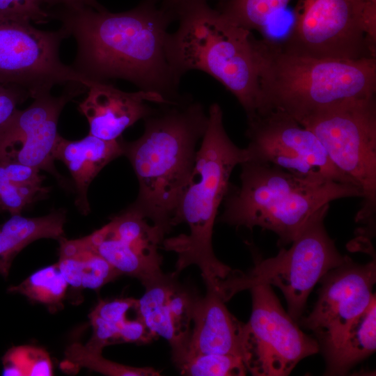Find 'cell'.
Returning a JSON list of instances; mask_svg holds the SVG:
<instances>
[{"mask_svg":"<svg viewBox=\"0 0 376 376\" xmlns=\"http://www.w3.org/2000/svg\"><path fill=\"white\" fill-rule=\"evenodd\" d=\"M206 288L205 295L196 301L187 350L177 365L186 357L198 354H230L243 359L245 323L228 311L214 289Z\"/></svg>","mask_w":376,"mask_h":376,"instance_id":"obj_18","label":"cell"},{"mask_svg":"<svg viewBox=\"0 0 376 376\" xmlns=\"http://www.w3.org/2000/svg\"><path fill=\"white\" fill-rule=\"evenodd\" d=\"M282 45L319 58L375 57L376 5L364 0H298Z\"/></svg>","mask_w":376,"mask_h":376,"instance_id":"obj_9","label":"cell"},{"mask_svg":"<svg viewBox=\"0 0 376 376\" xmlns=\"http://www.w3.org/2000/svg\"><path fill=\"white\" fill-rule=\"evenodd\" d=\"M68 286L55 263L34 272L19 284L9 287L8 291L22 295L54 311L62 306Z\"/></svg>","mask_w":376,"mask_h":376,"instance_id":"obj_23","label":"cell"},{"mask_svg":"<svg viewBox=\"0 0 376 376\" xmlns=\"http://www.w3.org/2000/svg\"><path fill=\"white\" fill-rule=\"evenodd\" d=\"M68 37L62 26L43 31L27 19L0 18V84L22 88L31 98L51 93L56 85L88 88L93 81L61 60L60 47Z\"/></svg>","mask_w":376,"mask_h":376,"instance_id":"obj_10","label":"cell"},{"mask_svg":"<svg viewBox=\"0 0 376 376\" xmlns=\"http://www.w3.org/2000/svg\"><path fill=\"white\" fill-rule=\"evenodd\" d=\"M87 91L81 84H68L59 96L40 94L25 109L16 112L0 126V163L14 162L45 170L64 187L65 178L54 166L53 150L60 136L57 125L65 104Z\"/></svg>","mask_w":376,"mask_h":376,"instance_id":"obj_13","label":"cell"},{"mask_svg":"<svg viewBox=\"0 0 376 376\" xmlns=\"http://www.w3.org/2000/svg\"><path fill=\"white\" fill-rule=\"evenodd\" d=\"M376 281L375 261L360 265L348 258L319 282L318 300L300 322L318 338L324 355L335 348L352 322L368 306Z\"/></svg>","mask_w":376,"mask_h":376,"instance_id":"obj_14","label":"cell"},{"mask_svg":"<svg viewBox=\"0 0 376 376\" xmlns=\"http://www.w3.org/2000/svg\"><path fill=\"white\" fill-rule=\"evenodd\" d=\"M6 376H52V361L47 351L31 345L13 346L2 357Z\"/></svg>","mask_w":376,"mask_h":376,"instance_id":"obj_26","label":"cell"},{"mask_svg":"<svg viewBox=\"0 0 376 376\" xmlns=\"http://www.w3.org/2000/svg\"><path fill=\"white\" fill-rule=\"evenodd\" d=\"M144 120L143 134L123 140V155L139 182L131 205L169 233L172 218L194 168L196 146L207 127L208 113L189 95L161 104Z\"/></svg>","mask_w":376,"mask_h":376,"instance_id":"obj_2","label":"cell"},{"mask_svg":"<svg viewBox=\"0 0 376 376\" xmlns=\"http://www.w3.org/2000/svg\"><path fill=\"white\" fill-rule=\"evenodd\" d=\"M29 93L19 86L0 84V126L6 123L18 109Z\"/></svg>","mask_w":376,"mask_h":376,"instance_id":"obj_31","label":"cell"},{"mask_svg":"<svg viewBox=\"0 0 376 376\" xmlns=\"http://www.w3.org/2000/svg\"><path fill=\"white\" fill-rule=\"evenodd\" d=\"M376 348L375 295L368 306L350 325L338 345L325 354L326 373L343 375Z\"/></svg>","mask_w":376,"mask_h":376,"instance_id":"obj_22","label":"cell"},{"mask_svg":"<svg viewBox=\"0 0 376 376\" xmlns=\"http://www.w3.org/2000/svg\"><path fill=\"white\" fill-rule=\"evenodd\" d=\"M143 287L145 292L137 299L136 315L156 338L161 336L169 343L176 366L187 350L199 295L180 283L174 272H163Z\"/></svg>","mask_w":376,"mask_h":376,"instance_id":"obj_16","label":"cell"},{"mask_svg":"<svg viewBox=\"0 0 376 376\" xmlns=\"http://www.w3.org/2000/svg\"><path fill=\"white\" fill-rule=\"evenodd\" d=\"M58 268L75 290H99L121 274L87 242L85 237L59 240Z\"/></svg>","mask_w":376,"mask_h":376,"instance_id":"obj_20","label":"cell"},{"mask_svg":"<svg viewBox=\"0 0 376 376\" xmlns=\"http://www.w3.org/2000/svg\"><path fill=\"white\" fill-rule=\"evenodd\" d=\"M367 3L371 5H376V0H364Z\"/></svg>","mask_w":376,"mask_h":376,"instance_id":"obj_37","label":"cell"},{"mask_svg":"<svg viewBox=\"0 0 376 376\" xmlns=\"http://www.w3.org/2000/svg\"><path fill=\"white\" fill-rule=\"evenodd\" d=\"M166 234L130 205L84 237L121 275L145 285L163 273L159 249Z\"/></svg>","mask_w":376,"mask_h":376,"instance_id":"obj_15","label":"cell"},{"mask_svg":"<svg viewBox=\"0 0 376 376\" xmlns=\"http://www.w3.org/2000/svg\"><path fill=\"white\" fill-rule=\"evenodd\" d=\"M6 175L11 181L23 186H43L44 176L37 168L14 162L0 163Z\"/></svg>","mask_w":376,"mask_h":376,"instance_id":"obj_32","label":"cell"},{"mask_svg":"<svg viewBox=\"0 0 376 376\" xmlns=\"http://www.w3.org/2000/svg\"><path fill=\"white\" fill-rule=\"evenodd\" d=\"M257 47L260 110L280 109L300 124L339 102L375 95V57L319 58L293 52L267 40H257Z\"/></svg>","mask_w":376,"mask_h":376,"instance_id":"obj_5","label":"cell"},{"mask_svg":"<svg viewBox=\"0 0 376 376\" xmlns=\"http://www.w3.org/2000/svg\"><path fill=\"white\" fill-rule=\"evenodd\" d=\"M0 18L24 19L43 24L52 17L36 0H0Z\"/></svg>","mask_w":376,"mask_h":376,"instance_id":"obj_29","label":"cell"},{"mask_svg":"<svg viewBox=\"0 0 376 376\" xmlns=\"http://www.w3.org/2000/svg\"><path fill=\"white\" fill-rule=\"evenodd\" d=\"M3 212V211H2L1 209L0 208V212Z\"/></svg>","mask_w":376,"mask_h":376,"instance_id":"obj_38","label":"cell"},{"mask_svg":"<svg viewBox=\"0 0 376 376\" xmlns=\"http://www.w3.org/2000/svg\"><path fill=\"white\" fill-rule=\"evenodd\" d=\"M207 113L208 124L196 152L194 168L171 221L173 227L187 224L189 233L165 238L162 246L177 255L175 274L194 265L200 269L205 286L215 287L233 269L214 253V225L228 192L230 175L249 155L246 148L237 146L228 135L220 105L212 104Z\"/></svg>","mask_w":376,"mask_h":376,"instance_id":"obj_3","label":"cell"},{"mask_svg":"<svg viewBox=\"0 0 376 376\" xmlns=\"http://www.w3.org/2000/svg\"><path fill=\"white\" fill-rule=\"evenodd\" d=\"M247 123V161L269 164L305 178L354 184L334 165L314 133L285 111L264 108Z\"/></svg>","mask_w":376,"mask_h":376,"instance_id":"obj_12","label":"cell"},{"mask_svg":"<svg viewBox=\"0 0 376 376\" xmlns=\"http://www.w3.org/2000/svg\"><path fill=\"white\" fill-rule=\"evenodd\" d=\"M123 139L104 140L88 134L76 141L59 136L53 150V158L63 162L74 180L75 205L83 214L91 211L88 189L96 175L109 162L123 155Z\"/></svg>","mask_w":376,"mask_h":376,"instance_id":"obj_19","label":"cell"},{"mask_svg":"<svg viewBox=\"0 0 376 376\" xmlns=\"http://www.w3.org/2000/svg\"><path fill=\"white\" fill-rule=\"evenodd\" d=\"M157 2L144 0L121 13L80 6L51 13L76 41L71 66L92 81L120 79L171 102L183 100L187 95L180 93L181 79L166 50L167 29L176 19Z\"/></svg>","mask_w":376,"mask_h":376,"instance_id":"obj_1","label":"cell"},{"mask_svg":"<svg viewBox=\"0 0 376 376\" xmlns=\"http://www.w3.org/2000/svg\"><path fill=\"white\" fill-rule=\"evenodd\" d=\"M224 2L228 0H220ZM207 2V0H162V5L171 12L175 19L179 12L185 8L199 3Z\"/></svg>","mask_w":376,"mask_h":376,"instance_id":"obj_34","label":"cell"},{"mask_svg":"<svg viewBox=\"0 0 376 376\" xmlns=\"http://www.w3.org/2000/svg\"><path fill=\"white\" fill-rule=\"evenodd\" d=\"M63 368H86L109 376H158L161 373L152 367L123 365L105 359L102 352L90 350L85 345L74 343L65 350Z\"/></svg>","mask_w":376,"mask_h":376,"instance_id":"obj_24","label":"cell"},{"mask_svg":"<svg viewBox=\"0 0 376 376\" xmlns=\"http://www.w3.org/2000/svg\"><path fill=\"white\" fill-rule=\"evenodd\" d=\"M65 221L64 209L38 217L11 215L0 225V274L7 278L15 256L33 241L42 238L58 240L63 237Z\"/></svg>","mask_w":376,"mask_h":376,"instance_id":"obj_21","label":"cell"},{"mask_svg":"<svg viewBox=\"0 0 376 376\" xmlns=\"http://www.w3.org/2000/svg\"><path fill=\"white\" fill-rule=\"evenodd\" d=\"M240 166L241 185L230 184L219 221L237 228L270 230L278 236L280 246L291 244L324 205L336 199L361 197L352 183L305 178L253 161Z\"/></svg>","mask_w":376,"mask_h":376,"instance_id":"obj_6","label":"cell"},{"mask_svg":"<svg viewBox=\"0 0 376 376\" xmlns=\"http://www.w3.org/2000/svg\"><path fill=\"white\" fill-rule=\"evenodd\" d=\"M41 6L43 3L62 4L64 7H78L75 0H36Z\"/></svg>","mask_w":376,"mask_h":376,"instance_id":"obj_35","label":"cell"},{"mask_svg":"<svg viewBox=\"0 0 376 376\" xmlns=\"http://www.w3.org/2000/svg\"><path fill=\"white\" fill-rule=\"evenodd\" d=\"M87 91L79 111L88 122V134L108 141L120 139L126 129L150 115L155 109L150 102L175 104L152 92L123 91L109 81H94Z\"/></svg>","mask_w":376,"mask_h":376,"instance_id":"obj_17","label":"cell"},{"mask_svg":"<svg viewBox=\"0 0 376 376\" xmlns=\"http://www.w3.org/2000/svg\"><path fill=\"white\" fill-rule=\"evenodd\" d=\"M79 6H89L97 10H102V7L95 0H75Z\"/></svg>","mask_w":376,"mask_h":376,"instance_id":"obj_36","label":"cell"},{"mask_svg":"<svg viewBox=\"0 0 376 376\" xmlns=\"http://www.w3.org/2000/svg\"><path fill=\"white\" fill-rule=\"evenodd\" d=\"M177 30L169 33V62L181 79L191 70L208 74L238 100L247 118L261 108L260 59L251 31L234 23L207 2L177 15Z\"/></svg>","mask_w":376,"mask_h":376,"instance_id":"obj_4","label":"cell"},{"mask_svg":"<svg viewBox=\"0 0 376 376\" xmlns=\"http://www.w3.org/2000/svg\"><path fill=\"white\" fill-rule=\"evenodd\" d=\"M292 0H228L219 10L234 23L249 31L264 30L271 18Z\"/></svg>","mask_w":376,"mask_h":376,"instance_id":"obj_25","label":"cell"},{"mask_svg":"<svg viewBox=\"0 0 376 376\" xmlns=\"http://www.w3.org/2000/svg\"><path fill=\"white\" fill-rule=\"evenodd\" d=\"M300 125L314 133L336 169L359 187L362 203L356 221L373 228L376 212L375 95L330 105Z\"/></svg>","mask_w":376,"mask_h":376,"instance_id":"obj_8","label":"cell"},{"mask_svg":"<svg viewBox=\"0 0 376 376\" xmlns=\"http://www.w3.org/2000/svg\"><path fill=\"white\" fill-rule=\"evenodd\" d=\"M175 367L187 376H243L247 372L242 358L230 354L190 355Z\"/></svg>","mask_w":376,"mask_h":376,"instance_id":"obj_27","label":"cell"},{"mask_svg":"<svg viewBox=\"0 0 376 376\" xmlns=\"http://www.w3.org/2000/svg\"><path fill=\"white\" fill-rule=\"evenodd\" d=\"M252 310L245 323L243 360L255 376H285L303 359L320 350L286 313L269 285L249 289Z\"/></svg>","mask_w":376,"mask_h":376,"instance_id":"obj_11","label":"cell"},{"mask_svg":"<svg viewBox=\"0 0 376 376\" xmlns=\"http://www.w3.org/2000/svg\"><path fill=\"white\" fill-rule=\"evenodd\" d=\"M156 338L136 315L135 318L125 321L118 334L119 343L148 344Z\"/></svg>","mask_w":376,"mask_h":376,"instance_id":"obj_33","label":"cell"},{"mask_svg":"<svg viewBox=\"0 0 376 376\" xmlns=\"http://www.w3.org/2000/svg\"><path fill=\"white\" fill-rule=\"evenodd\" d=\"M136 304L137 299L132 297L101 300L91 314L115 326L118 329L119 334L120 329L127 319V313L131 310H135Z\"/></svg>","mask_w":376,"mask_h":376,"instance_id":"obj_30","label":"cell"},{"mask_svg":"<svg viewBox=\"0 0 376 376\" xmlns=\"http://www.w3.org/2000/svg\"><path fill=\"white\" fill-rule=\"evenodd\" d=\"M49 193V188L19 185L8 179L0 166V208L10 215L22 211Z\"/></svg>","mask_w":376,"mask_h":376,"instance_id":"obj_28","label":"cell"},{"mask_svg":"<svg viewBox=\"0 0 376 376\" xmlns=\"http://www.w3.org/2000/svg\"><path fill=\"white\" fill-rule=\"evenodd\" d=\"M329 208L327 204L316 212L288 249L283 247L274 257L256 260L246 272L233 269L218 283L217 292L227 301L254 285H274L285 298L288 314L298 321L314 286L349 258L339 253L325 229Z\"/></svg>","mask_w":376,"mask_h":376,"instance_id":"obj_7","label":"cell"}]
</instances>
